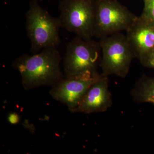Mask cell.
Returning a JSON list of instances; mask_svg holds the SVG:
<instances>
[{"label":"cell","mask_w":154,"mask_h":154,"mask_svg":"<svg viewBox=\"0 0 154 154\" xmlns=\"http://www.w3.org/2000/svg\"><path fill=\"white\" fill-rule=\"evenodd\" d=\"M61 60L57 47H48L33 55L19 57L13 66L21 75L23 88L29 91L41 86H52L62 79Z\"/></svg>","instance_id":"obj_1"},{"label":"cell","mask_w":154,"mask_h":154,"mask_svg":"<svg viewBox=\"0 0 154 154\" xmlns=\"http://www.w3.org/2000/svg\"><path fill=\"white\" fill-rule=\"evenodd\" d=\"M101 48L99 41L76 36L68 43L63 58L65 78L99 75Z\"/></svg>","instance_id":"obj_2"},{"label":"cell","mask_w":154,"mask_h":154,"mask_svg":"<svg viewBox=\"0 0 154 154\" xmlns=\"http://www.w3.org/2000/svg\"><path fill=\"white\" fill-rule=\"evenodd\" d=\"M27 35L31 43L30 50L36 54L44 48L57 47L60 44L61 27L59 18L53 17L42 8L37 0H32L26 14Z\"/></svg>","instance_id":"obj_3"},{"label":"cell","mask_w":154,"mask_h":154,"mask_svg":"<svg viewBox=\"0 0 154 154\" xmlns=\"http://www.w3.org/2000/svg\"><path fill=\"white\" fill-rule=\"evenodd\" d=\"M101 48L100 68L101 74L108 77L113 75L125 78L129 72L134 53L125 34L120 32L99 39Z\"/></svg>","instance_id":"obj_4"},{"label":"cell","mask_w":154,"mask_h":154,"mask_svg":"<svg viewBox=\"0 0 154 154\" xmlns=\"http://www.w3.org/2000/svg\"><path fill=\"white\" fill-rule=\"evenodd\" d=\"M95 0H62L59 6L61 27L85 39L94 37Z\"/></svg>","instance_id":"obj_5"},{"label":"cell","mask_w":154,"mask_h":154,"mask_svg":"<svg viewBox=\"0 0 154 154\" xmlns=\"http://www.w3.org/2000/svg\"><path fill=\"white\" fill-rule=\"evenodd\" d=\"M137 17L117 0H96L94 37L126 31Z\"/></svg>","instance_id":"obj_6"},{"label":"cell","mask_w":154,"mask_h":154,"mask_svg":"<svg viewBox=\"0 0 154 154\" xmlns=\"http://www.w3.org/2000/svg\"><path fill=\"white\" fill-rule=\"evenodd\" d=\"M63 78L52 86L50 94L54 99L66 105L70 112L75 110L88 89L101 77Z\"/></svg>","instance_id":"obj_7"},{"label":"cell","mask_w":154,"mask_h":154,"mask_svg":"<svg viewBox=\"0 0 154 154\" xmlns=\"http://www.w3.org/2000/svg\"><path fill=\"white\" fill-rule=\"evenodd\" d=\"M125 32L135 57L140 62L154 50V20L137 16Z\"/></svg>","instance_id":"obj_8"},{"label":"cell","mask_w":154,"mask_h":154,"mask_svg":"<svg viewBox=\"0 0 154 154\" xmlns=\"http://www.w3.org/2000/svg\"><path fill=\"white\" fill-rule=\"evenodd\" d=\"M112 104V96L109 90L108 77L101 75L99 79L88 89L74 113L90 114L105 112Z\"/></svg>","instance_id":"obj_9"},{"label":"cell","mask_w":154,"mask_h":154,"mask_svg":"<svg viewBox=\"0 0 154 154\" xmlns=\"http://www.w3.org/2000/svg\"><path fill=\"white\" fill-rule=\"evenodd\" d=\"M131 95L135 102L154 104V78L143 75L135 84Z\"/></svg>","instance_id":"obj_10"},{"label":"cell","mask_w":154,"mask_h":154,"mask_svg":"<svg viewBox=\"0 0 154 154\" xmlns=\"http://www.w3.org/2000/svg\"><path fill=\"white\" fill-rule=\"evenodd\" d=\"M144 7L141 16L146 19L154 20V0L144 1Z\"/></svg>","instance_id":"obj_11"},{"label":"cell","mask_w":154,"mask_h":154,"mask_svg":"<svg viewBox=\"0 0 154 154\" xmlns=\"http://www.w3.org/2000/svg\"><path fill=\"white\" fill-rule=\"evenodd\" d=\"M140 63L146 67L154 69V50L146 56Z\"/></svg>","instance_id":"obj_12"},{"label":"cell","mask_w":154,"mask_h":154,"mask_svg":"<svg viewBox=\"0 0 154 154\" xmlns=\"http://www.w3.org/2000/svg\"><path fill=\"white\" fill-rule=\"evenodd\" d=\"M20 116L19 114L15 112L9 113L8 116V122L11 125H17L20 121Z\"/></svg>","instance_id":"obj_13"},{"label":"cell","mask_w":154,"mask_h":154,"mask_svg":"<svg viewBox=\"0 0 154 154\" xmlns=\"http://www.w3.org/2000/svg\"><path fill=\"white\" fill-rule=\"evenodd\" d=\"M143 1H144H144H147V0H143Z\"/></svg>","instance_id":"obj_14"}]
</instances>
